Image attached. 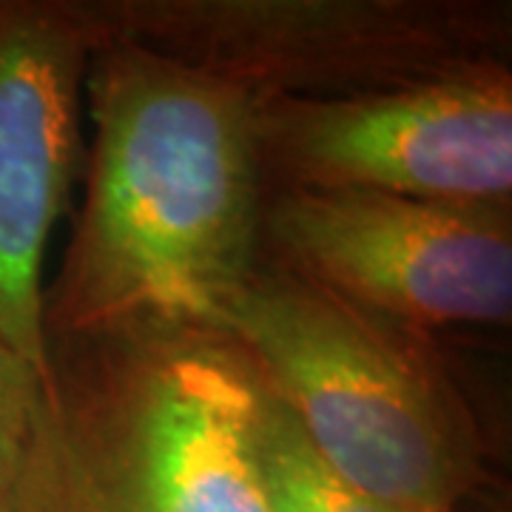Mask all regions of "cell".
Masks as SVG:
<instances>
[{"label": "cell", "instance_id": "ba28073f", "mask_svg": "<svg viewBox=\"0 0 512 512\" xmlns=\"http://www.w3.org/2000/svg\"><path fill=\"white\" fill-rule=\"evenodd\" d=\"M254 456L268 512H396L353 487L319 456L299 421L259 373Z\"/></svg>", "mask_w": 512, "mask_h": 512}, {"label": "cell", "instance_id": "52a82bcc", "mask_svg": "<svg viewBox=\"0 0 512 512\" xmlns=\"http://www.w3.org/2000/svg\"><path fill=\"white\" fill-rule=\"evenodd\" d=\"M92 37L72 0H0V339L43 379V259L83 165Z\"/></svg>", "mask_w": 512, "mask_h": 512}, {"label": "cell", "instance_id": "277c9868", "mask_svg": "<svg viewBox=\"0 0 512 512\" xmlns=\"http://www.w3.org/2000/svg\"><path fill=\"white\" fill-rule=\"evenodd\" d=\"M92 46L131 43L251 100H336L510 60L507 0H72Z\"/></svg>", "mask_w": 512, "mask_h": 512}, {"label": "cell", "instance_id": "6da1fadb", "mask_svg": "<svg viewBox=\"0 0 512 512\" xmlns=\"http://www.w3.org/2000/svg\"><path fill=\"white\" fill-rule=\"evenodd\" d=\"M94 143L46 339L131 322L220 328L262 259L254 100L131 43L94 46Z\"/></svg>", "mask_w": 512, "mask_h": 512}, {"label": "cell", "instance_id": "3957f363", "mask_svg": "<svg viewBox=\"0 0 512 512\" xmlns=\"http://www.w3.org/2000/svg\"><path fill=\"white\" fill-rule=\"evenodd\" d=\"M220 328L330 467L396 512H461L487 447L430 336L259 259Z\"/></svg>", "mask_w": 512, "mask_h": 512}, {"label": "cell", "instance_id": "7a4b0ae2", "mask_svg": "<svg viewBox=\"0 0 512 512\" xmlns=\"http://www.w3.org/2000/svg\"><path fill=\"white\" fill-rule=\"evenodd\" d=\"M254 407V365L222 328L52 336L12 512H268Z\"/></svg>", "mask_w": 512, "mask_h": 512}, {"label": "cell", "instance_id": "9c48e42d", "mask_svg": "<svg viewBox=\"0 0 512 512\" xmlns=\"http://www.w3.org/2000/svg\"><path fill=\"white\" fill-rule=\"evenodd\" d=\"M37 396L40 376L0 339V512L15 510Z\"/></svg>", "mask_w": 512, "mask_h": 512}, {"label": "cell", "instance_id": "8992f818", "mask_svg": "<svg viewBox=\"0 0 512 512\" xmlns=\"http://www.w3.org/2000/svg\"><path fill=\"white\" fill-rule=\"evenodd\" d=\"M254 140L265 191L367 188L510 202L512 66L484 60L336 100H254Z\"/></svg>", "mask_w": 512, "mask_h": 512}, {"label": "cell", "instance_id": "5b68a950", "mask_svg": "<svg viewBox=\"0 0 512 512\" xmlns=\"http://www.w3.org/2000/svg\"><path fill=\"white\" fill-rule=\"evenodd\" d=\"M262 256L356 308L427 333L512 322L510 202L367 188H271Z\"/></svg>", "mask_w": 512, "mask_h": 512}]
</instances>
